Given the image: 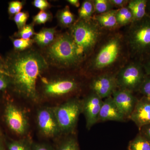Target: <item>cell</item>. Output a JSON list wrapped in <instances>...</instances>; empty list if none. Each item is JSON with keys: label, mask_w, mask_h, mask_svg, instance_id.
I'll return each mask as SVG.
<instances>
[{"label": "cell", "mask_w": 150, "mask_h": 150, "mask_svg": "<svg viewBox=\"0 0 150 150\" xmlns=\"http://www.w3.org/2000/svg\"><path fill=\"white\" fill-rule=\"evenodd\" d=\"M109 121L118 122H124L126 121V118L118 109L111 96L103 100L98 123Z\"/></svg>", "instance_id": "9a60e30c"}, {"label": "cell", "mask_w": 150, "mask_h": 150, "mask_svg": "<svg viewBox=\"0 0 150 150\" xmlns=\"http://www.w3.org/2000/svg\"><path fill=\"white\" fill-rule=\"evenodd\" d=\"M122 50V40L120 35H115L101 46L92 62L93 70L101 71L109 68L117 61Z\"/></svg>", "instance_id": "8992f818"}, {"label": "cell", "mask_w": 150, "mask_h": 150, "mask_svg": "<svg viewBox=\"0 0 150 150\" xmlns=\"http://www.w3.org/2000/svg\"><path fill=\"white\" fill-rule=\"evenodd\" d=\"M4 118L9 128L19 135L26 134L28 129V122L24 111L15 105L7 104L4 111Z\"/></svg>", "instance_id": "ba28073f"}, {"label": "cell", "mask_w": 150, "mask_h": 150, "mask_svg": "<svg viewBox=\"0 0 150 150\" xmlns=\"http://www.w3.org/2000/svg\"><path fill=\"white\" fill-rule=\"evenodd\" d=\"M54 110L61 134H73L82 113L81 100L77 97L70 98L54 108Z\"/></svg>", "instance_id": "5b68a950"}, {"label": "cell", "mask_w": 150, "mask_h": 150, "mask_svg": "<svg viewBox=\"0 0 150 150\" xmlns=\"http://www.w3.org/2000/svg\"><path fill=\"white\" fill-rule=\"evenodd\" d=\"M147 16L150 18V1H148L146 8Z\"/></svg>", "instance_id": "60d3db41"}, {"label": "cell", "mask_w": 150, "mask_h": 150, "mask_svg": "<svg viewBox=\"0 0 150 150\" xmlns=\"http://www.w3.org/2000/svg\"><path fill=\"white\" fill-rule=\"evenodd\" d=\"M70 35L77 48L81 59L93 50L100 38V27L92 20L79 19L71 28Z\"/></svg>", "instance_id": "7a4b0ae2"}, {"label": "cell", "mask_w": 150, "mask_h": 150, "mask_svg": "<svg viewBox=\"0 0 150 150\" xmlns=\"http://www.w3.org/2000/svg\"><path fill=\"white\" fill-rule=\"evenodd\" d=\"M79 86V83L75 79L66 78L46 83L43 90L48 96H63L76 91Z\"/></svg>", "instance_id": "7c38bea8"}, {"label": "cell", "mask_w": 150, "mask_h": 150, "mask_svg": "<svg viewBox=\"0 0 150 150\" xmlns=\"http://www.w3.org/2000/svg\"><path fill=\"white\" fill-rule=\"evenodd\" d=\"M146 73L141 62H134L125 66L116 75L118 88L134 93L138 91Z\"/></svg>", "instance_id": "52a82bcc"}, {"label": "cell", "mask_w": 150, "mask_h": 150, "mask_svg": "<svg viewBox=\"0 0 150 150\" xmlns=\"http://www.w3.org/2000/svg\"><path fill=\"white\" fill-rule=\"evenodd\" d=\"M117 10L112 9L105 13L97 15L94 17L93 20L100 27L111 29L118 26L116 15Z\"/></svg>", "instance_id": "2e32d148"}, {"label": "cell", "mask_w": 150, "mask_h": 150, "mask_svg": "<svg viewBox=\"0 0 150 150\" xmlns=\"http://www.w3.org/2000/svg\"><path fill=\"white\" fill-rule=\"evenodd\" d=\"M91 91L102 99L111 96L118 88L116 75L104 73L93 78L90 84Z\"/></svg>", "instance_id": "9c48e42d"}, {"label": "cell", "mask_w": 150, "mask_h": 150, "mask_svg": "<svg viewBox=\"0 0 150 150\" xmlns=\"http://www.w3.org/2000/svg\"><path fill=\"white\" fill-rule=\"evenodd\" d=\"M0 73L5 74L9 76L7 71L5 61L1 57H0Z\"/></svg>", "instance_id": "74e56055"}, {"label": "cell", "mask_w": 150, "mask_h": 150, "mask_svg": "<svg viewBox=\"0 0 150 150\" xmlns=\"http://www.w3.org/2000/svg\"><path fill=\"white\" fill-rule=\"evenodd\" d=\"M111 4L113 7L116 6L117 7L122 8L124 7L125 6L128 4L129 1L126 0H109Z\"/></svg>", "instance_id": "8d00e7d4"}, {"label": "cell", "mask_w": 150, "mask_h": 150, "mask_svg": "<svg viewBox=\"0 0 150 150\" xmlns=\"http://www.w3.org/2000/svg\"><path fill=\"white\" fill-rule=\"evenodd\" d=\"M82 101V113L85 117L87 129L89 130L98 123L103 100L97 95L91 91Z\"/></svg>", "instance_id": "8fae6325"}, {"label": "cell", "mask_w": 150, "mask_h": 150, "mask_svg": "<svg viewBox=\"0 0 150 150\" xmlns=\"http://www.w3.org/2000/svg\"><path fill=\"white\" fill-rule=\"evenodd\" d=\"M116 17L118 25L120 26L131 24L133 22L132 13L127 7L118 9Z\"/></svg>", "instance_id": "44dd1931"}, {"label": "cell", "mask_w": 150, "mask_h": 150, "mask_svg": "<svg viewBox=\"0 0 150 150\" xmlns=\"http://www.w3.org/2000/svg\"><path fill=\"white\" fill-rule=\"evenodd\" d=\"M93 1L95 13L100 14L112 10L113 6L109 0H95Z\"/></svg>", "instance_id": "d4e9b609"}, {"label": "cell", "mask_w": 150, "mask_h": 150, "mask_svg": "<svg viewBox=\"0 0 150 150\" xmlns=\"http://www.w3.org/2000/svg\"><path fill=\"white\" fill-rule=\"evenodd\" d=\"M52 18L51 13L45 11H40L35 16L33 17V21L37 24H44Z\"/></svg>", "instance_id": "f546056e"}, {"label": "cell", "mask_w": 150, "mask_h": 150, "mask_svg": "<svg viewBox=\"0 0 150 150\" xmlns=\"http://www.w3.org/2000/svg\"><path fill=\"white\" fill-rule=\"evenodd\" d=\"M138 92L143 97L150 99V75H146Z\"/></svg>", "instance_id": "83f0119b"}, {"label": "cell", "mask_w": 150, "mask_h": 150, "mask_svg": "<svg viewBox=\"0 0 150 150\" xmlns=\"http://www.w3.org/2000/svg\"><path fill=\"white\" fill-rule=\"evenodd\" d=\"M38 126L40 133L47 138H54L61 134L54 108H41L37 113Z\"/></svg>", "instance_id": "30bf717a"}, {"label": "cell", "mask_w": 150, "mask_h": 150, "mask_svg": "<svg viewBox=\"0 0 150 150\" xmlns=\"http://www.w3.org/2000/svg\"><path fill=\"white\" fill-rule=\"evenodd\" d=\"M29 14L26 12H20L14 16V21L16 24L19 30L25 26Z\"/></svg>", "instance_id": "f1b7e54d"}, {"label": "cell", "mask_w": 150, "mask_h": 150, "mask_svg": "<svg viewBox=\"0 0 150 150\" xmlns=\"http://www.w3.org/2000/svg\"><path fill=\"white\" fill-rule=\"evenodd\" d=\"M142 63L146 75H150V55L143 59Z\"/></svg>", "instance_id": "836d02e7"}, {"label": "cell", "mask_w": 150, "mask_h": 150, "mask_svg": "<svg viewBox=\"0 0 150 150\" xmlns=\"http://www.w3.org/2000/svg\"><path fill=\"white\" fill-rule=\"evenodd\" d=\"M35 34L33 25H26L22 29L16 33L15 36L24 39H30Z\"/></svg>", "instance_id": "4316f807"}, {"label": "cell", "mask_w": 150, "mask_h": 150, "mask_svg": "<svg viewBox=\"0 0 150 150\" xmlns=\"http://www.w3.org/2000/svg\"><path fill=\"white\" fill-rule=\"evenodd\" d=\"M57 150H80V149L76 139L73 136H69L60 143Z\"/></svg>", "instance_id": "603a6c76"}, {"label": "cell", "mask_w": 150, "mask_h": 150, "mask_svg": "<svg viewBox=\"0 0 150 150\" xmlns=\"http://www.w3.org/2000/svg\"><path fill=\"white\" fill-rule=\"evenodd\" d=\"M32 150H54L50 145L45 144H33Z\"/></svg>", "instance_id": "e575fe53"}, {"label": "cell", "mask_w": 150, "mask_h": 150, "mask_svg": "<svg viewBox=\"0 0 150 150\" xmlns=\"http://www.w3.org/2000/svg\"><path fill=\"white\" fill-rule=\"evenodd\" d=\"M0 150H5L4 146V140L2 136L0 134Z\"/></svg>", "instance_id": "ab89813d"}, {"label": "cell", "mask_w": 150, "mask_h": 150, "mask_svg": "<svg viewBox=\"0 0 150 150\" xmlns=\"http://www.w3.org/2000/svg\"><path fill=\"white\" fill-rule=\"evenodd\" d=\"M128 150H150V142L139 133L129 142Z\"/></svg>", "instance_id": "d6986e66"}, {"label": "cell", "mask_w": 150, "mask_h": 150, "mask_svg": "<svg viewBox=\"0 0 150 150\" xmlns=\"http://www.w3.org/2000/svg\"><path fill=\"white\" fill-rule=\"evenodd\" d=\"M10 85L11 81L9 76L0 73V91L5 90Z\"/></svg>", "instance_id": "1f68e13d"}, {"label": "cell", "mask_w": 150, "mask_h": 150, "mask_svg": "<svg viewBox=\"0 0 150 150\" xmlns=\"http://www.w3.org/2000/svg\"><path fill=\"white\" fill-rule=\"evenodd\" d=\"M48 55L52 61L64 67L73 66L82 60L71 36L67 33L54 40L48 48Z\"/></svg>", "instance_id": "3957f363"}, {"label": "cell", "mask_w": 150, "mask_h": 150, "mask_svg": "<svg viewBox=\"0 0 150 150\" xmlns=\"http://www.w3.org/2000/svg\"><path fill=\"white\" fill-rule=\"evenodd\" d=\"M147 0H131L129 1L127 7L132 13L133 22L141 20L147 16Z\"/></svg>", "instance_id": "e0dca14e"}, {"label": "cell", "mask_w": 150, "mask_h": 150, "mask_svg": "<svg viewBox=\"0 0 150 150\" xmlns=\"http://www.w3.org/2000/svg\"><path fill=\"white\" fill-rule=\"evenodd\" d=\"M57 17L60 24L64 27L72 26L75 23L74 15L67 6L59 12Z\"/></svg>", "instance_id": "ffe728a7"}, {"label": "cell", "mask_w": 150, "mask_h": 150, "mask_svg": "<svg viewBox=\"0 0 150 150\" xmlns=\"http://www.w3.org/2000/svg\"><path fill=\"white\" fill-rule=\"evenodd\" d=\"M7 71L15 90L27 98L38 99L36 81L46 69L45 59L37 52L10 54L5 60Z\"/></svg>", "instance_id": "6da1fadb"}, {"label": "cell", "mask_w": 150, "mask_h": 150, "mask_svg": "<svg viewBox=\"0 0 150 150\" xmlns=\"http://www.w3.org/2000/svg\"><path fill=\"white\" fill-rule=\"evenodd\" d=\"M56 31L54 28H45L35 33L34 40L39 46L45 47L51 45L54 41Z\"/></svg>", "instance_id": "ac0fdd59"}, {"label": "cell", "mask_w": 150, "mask_h": 150, "mask_svg": "<svg viewBox=\"0 0 150 150\" xmlns=\"http://www.w3.org/2000/svg\"><path fill=\"white\" fill-rule=\"evenodd\" d=\"M129 119L135 123L139 130L150 124V99L143 96L138 99Z\"/></svg>", "instance_id": "5bb4252c"}, {"label": "cell", "mask_w": 150, "mask_h": 150, "mask_svg": "<svg viewBox=\"0 0 150 150\" xmlns=\"http://www.w3.org/2000/svg\"><path fill=\"white\" fill-rule=\"evenodd\" d=\"M12 42L15 50L17 51H21L30 47L34 42V40L31 39L18 38L13 39Z\"/></svg>", "instance_id": "484cf974"}, {"label": "cell", "mask_w": 150, "mask_h": 150, "mask_svg": "<svg viewBox=\"0 0 150 150\" xmlns=\"http://www.w3.org/2000/svg\"><path fill=\"white\" fill-rule=\"evenodd\" d=\"M95 12L93 1H84L79 11V19L88 20L91 19V18Z\"/></svg>", "instance_id": "7402d4cb"}, {"label": "cell", "mask_w": 150, "mask_h": 150, "mask_svg": "<svg viewBox=\"0 0 150 150\" xmlns=\"http://www.w3.org/2000/svg\"><path fill=\"white\" fill-rule=\"evenodd\" d=\"M23 5V2L19 1H13L9 3L8 13L9 15L13 16L20 12Z\"/></svg>", "instance_id": "4dcf8cb0"}, {"label": "cell", "mask_w": 150, "mask_h": 150, "mask_svg": "<svg viewBox=\"0 0 150 150\" xmlns=\"http://www.w3.org/2000/svg\"><path fill=\"white\" fill-rule=\"evenodd\" d=\"M111 96L118 109L126 119H129L138 99L134 93L122 89L117 88Z\"/></svg>", "instance_id": "4fadbf2b"}, {"label": "cell", "mask_w": 150, "mask_h": 150, "mask_svg": "<svg viewBox=\"0 0 150 150\" xmlns=\"http://www.w3.org/2000/svg\"><path fill=\"white\" fill-rule=\"evenodd\" d=\"M67 1L72 5L76 7H79L80 6L79 1V0H68Z\"/></svg>", "instance_id": "f35d334b"}, {"label": "cell", "mask_w": 150, "mask_h": 150, "mask_svg": "<svg viewBox=\"0 0 150 150\" xmlns=\"http://www.w3.org/2000/svg\"><path fill=\"white\" fill-rule=\"evenodd\" d=\"M128 42L134 55L144 59L150 55V17L147 16L131 23L128 31Z\"/></svg>", "instance_id": "277c9868"}, {"label": "cell", "mask_w": 150, "mask_h": 150, "mask_svg": "<svg viewBox=\"0 0 150 150\" xmlns=\"http://www.w3.org/2000/svg\"><path fill=\"white\" fill-rule=\"evenodd\" d=\"M139 130L140 134L150 142V124L143 126Z\"/></svg>", "instance_id": "d590c367"}, {"label": "cell", "mask_w": 150, "mask_h": 150, "mask_svg": "<svg viewBox=\"0 0 150 150\" xmlns=\"http://www.w3.org/2000/svg\"><path fill=\"white\" fill-rule=\"evenodd\" d=\"M33 4L41 11H45L50 7V4L46 0H35L33 2Z\"/></svg>", "instance_id": "d6a6232c"}, {"label": "cell", "mask_w": 150, "mask_h": 150, "mask_svg": "<svg viewBox=\"0 0 150 150\" xmlns=\"http://www.w3.org/2000/svg\"><path fill=\"white\" fill-rule=\"evenodd\" d=\"M33 144L26 139L13 141L8 145V150H32Z\"/></svg>", "instance_id": "cb8c5ba5"}]
</instances>
